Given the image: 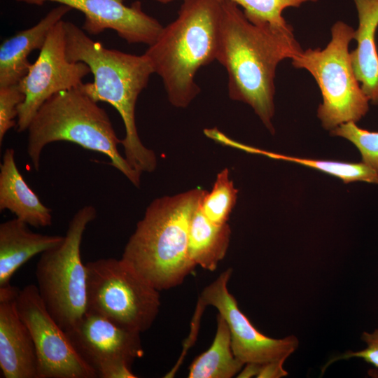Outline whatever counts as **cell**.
<instances>
[{
  "label": "cell",
  "instance_id": "1",
  "mask_svg": "<svg viewBox=\"0 0 378 378\" xmlns=\"http://www.w3.org/2000/svg\"><path fill=\"white\" fill-rule=\"evenodd\" d=\"M302 50L293 33L255 25L239 6L223 0L216 60L227 71L229 97L248 104L272 134L276 67Z\"/></svg>",
  "mask_w": 378,
  "mask_h": 378
},
{
  "label": "cell",
  "instance_id": "2",
  "mask_svg": "<svg viewBox=\"0 0 378 378\" xmlns=\"http://www.w3.org/2000/svg\"><path fill=\"white\" fill-rule=\"evenodd\" d=\"M64 27L67 59L85 63L94 77L92 82L83 83L81 89L95 102H106L118 111L125 129L121 139L125 158L139 174L153 172L156 155L142 144L135 122L138 97L154 73L149 59L144 54L106 48L71 22L64 21Z\"/></svg>",
  "mask_w": 378,
  "mask_h": 378
},
{
  "label": "cell",
  "instance_id": "3",
  "mask_svg": "<svg viewBox=\"0 0 378 378\" xmlns=\"http://www.w3.org/2000/svg\"><path fill=\"white\" fill-rule=\"evenodd\" d=\"M206 192L195 188L154 200L125 246L121 258L160 291L179 286L195 267L188 256L189 229Z\"/></svg>",
  "mask_w": 378,
  "mask_h": 378
},
{
  "label": "cell",
  "instance_id": "4",
  "mask_svg": "<svg viewBox=\"0 0 378 378\" xmlns=\"http://www.w3.org/2000/svg\"><path fill=\"white\" fill-rule=\"evenodd\" d=\"M223 2L184 0L177 18L144 52L176 107H187L195 98L200 92L197 71L216 60Z\"/></svg>",
  "mask_w": 378,
  "mask_h": 378
},
{
  "label": "cell",
  "instance_id": "5",
  "mask_svg": "<svg viewBox=\"0 0 378 378\" xmlns=\"http://www.w3.org/2000/svg\"><path fill=\"white\" fill-rule=\"evenodd\" d=\"M97 103L80 85L59 92L44 102L27 129V151L34 168L39 170L42 152L47 145L69 141L107 156L114 168L139 187L141 174L119 153L121 139L108 115Z\"/></svg>",
  "mask_w": 378,
  "mask_h": 378
},
{
  "label": "cell",
  "instance_id": "6",
  "mask_svg": "<svg viewBox=\"0 0 378 378\" xmlns=\"http://www.w3.org/2000/svg\"><path fill=\"white\" fill-rule=\"evenodd\" d=\"M97 217L92 205L79 209L70 220L62 241L43 252L36 266L37 288L46 309L65 332L88 311V270L80 248L88 225Z\"/></svg>",
  "mask_w": 378,
  "mask_h": 378
},
{
  "label": "cell",
  "instance_id": "7",
  "mask_svg": "<svg viewBox=\"0 0 378 378\" xmlns=\"http://www.w3.org/2000/svg\"><path fill=\"white\" fill-rule=\"evenodd\" d=\"M354 34V28L337 21L331 27V40L326 48H308L291 59L295 68L306 69L317 83L323 98L317 115L328 130L359 121L369 109L349 51Z\"/></svg>",
  "mask_w": 378,
  "mask_h": 378
},
{
  "label": "cell",
  "instance_id": "8",
  "mask_svg": "<svg viewBox=\"0 0 378 378\" xmlns=\"http://www.w3.org/2000/svg\"><path fill=\"white\" fill-rule=\"evenodd\" d=\"M85 265L88 311L140 333L150 328L160 311V290L122 258Z\"/></svg>",
  "mask_w": 378,
  "mask_h": 378
},
{
  "label": "cell",
  "instance_id": "9",
  "mask_svg": "<svg viewBox=\"0 0 378 378\" xmlns=\"http://www.w3.org/2000/svg\"><path fill=\"white\" fill-rule=\"evenodd\" d=\"M65 332L75 350L95 371L97 377H137L132 370V365L144 354L140 332L90 311Z\"/></svg>",
  "mask_w": 378,
  "mask_h": 378
},
{
  "label": "cell",
  "instance_id": "10",
  "mask_svg": "<svg viewBox=\"0 0 378 378\" xmlns=\"http://www.w3.org/2000/svg\"><path fill=\"white\" fill-rule=\"evenodd\" d=\"M90 73L85 63L67 59L64 20H60L50 30L38 58L18 83L24 99L18 106L17 131L27 130L45 102L59 92L79 87Z\"/></svg>",
  "mask_w": 378,
  "mask_h": 378
},
{
  "label": "cell",
  "instance_id": "11",
  "mask_svg": "<svg viewBox=\"0 0 378 378\" xmlns=\"http://www.w3.org/2000/svg\"><path fill=\"white\" fill-rule=\"evenodd\" d=\"M17 308L34 341L38 378L97 377L46 309L37 286L29 284L19 290Z\"/></svg>",
  "mask_w": 378,
  "mask_h": 378
},
{
  "label": "cell",
  "instance_id": "12",
  "mask_svg": "<svg viewBox=\"0 0 378 378\" xmlns=\"http://www.w3.org/2000/svg\"><path fill=\"white\" fill-rule=\"evenodd\" d=\"M232 272L230 268L226 270L204 288L199 298L198 308L207 305L216 307L228 326L232 352L244 365L286 360L298 348V338L289 335L273 339L260 333L252 325L229 292L227 284Z\"/></svg>",
  "mask_w": 378,
  "mask_h": 378
},
{
  "label": "cell",
  "instance_id": "13",
  "mask_svg": "<svg viewBox=\"0 0 378 378\" xmlns=\"http://www.w3.org/2000/svg\"><path fill=\"white\" fill-rule=\"evenodd\" d=\"M31 5L42 6L56 2L76 9L85 16L82 29L91 35L112 29L128 43L150 46L155 42L163 26L144 13L140 1L130 6L123 0H16Z\"/></svg>",
  "mask_w": 378,
  "mask_h": 378
},
{
  "label": "cell",
  "instance_id": "14",
  "mask_svg": "<svg viewBox=\"0 0 378 378\" xmlns=\"http://www.w3.org/2000/svg\"><path fill=\"white\" fill-rule=\"evenodd\" d=\"M19 289L0 287V368L4 378H38L31 333L17 308Z\"/></svg>",
  "mask_w": 378,
  "mask_h": 378
},
{
  "label": "cell",
  "instance_id": "15",
  "mask_svg": "<svg viewBox=\"0 0 378 378\" xmlns=\"http://www.w3.org/2000/svg\"><path fill=\"white\" fill-rule=\"evenodd\" d=\"M72 9L65 5L52 9L34 26L5 39L0 46V87L18 84L31 64L28 57L41 50L52 27Z\"/></svg>",
  "mask_w": 378,
  "mask_h": 378
},
{
  "label": "cell",
  "instance_id": "16",
  "mask_svg": "<svg viewBox=\"0 0 378 378\" xmlns=\"http://www.w3.org/2000/svg\"><path fill=\"white\" fill-rule=\"evenodd\" d=\"M35 227L52 225V210L44 205L18 170L15 150L6 149L0 164V211Z\"/></svg>",
  "mask_w": 378,
  "mask_h": 378
},
{
  "label": "cell",
  "instance_id": "17",
  "mask_svg": "<svg viewBox=\"0 0 378 378\" xmlns=\"http://www.w3.org/2000/svg\"><path fill=\"white\" fill-rule=\"evenodd\" d=\"M358 25L354 39L357 46L350 52L352 66L361 89L372 104L378 105V0H354Z\"/></svg>",
  "mask_w": 378,
  "mask_h": 378
},
{
  "label": "cell",
  "instance_id": "18",
  "mask_svg": "<svg viewBox=\"0 0 378 378\" xmlns=\"http://www.w3.org/2000/svg\"><path fill=\"white\" fill-rule=\"evenodd\" d=\"M64 236L31 231L29 225L15 218L0 224V287L10 284L14 273L29 259L50 249Z\"/></svg>",
  "mask_w": 378,
  "mask_h": 378
},
{
  "label": "cell",
  "instance_id": "19",
  "mask_svg": "<svg viewBox=\"0 0 378 378\" xmlns=\"http://www.w3.org/2000/svg\"><path fill=\"white\" fill-rule=\"evenodd\" d=\"M231 230L228 223L218 225L210 221L200 205L190 224L188 256L196 267L214 271L227 251Z\"/></svg>",
  "mask_w": 378,
  "mask_h": 378
},
{
  "label": "cell",
  "instance_id": "20",
  "mask_svg": "<svg viewBox=\"0 0 378 378\" xmlns=\"http://www.w3.org/2000/svg\"><path fill=\"white\" fill-rule=\"evenodd\" d=\"M244 365L232 352L228 326L218 314L213 343L192 361L189 367L188 377L231 378L241 371Z\"/></svg>",
  "mask_w": 378,
  "mask_h": 378
},
{
  "label": "cell",
  "instance_id": "21",
  "mask_svg": "<svg viewBox=\"0 0 378 378\" xmlns=\"http://www.w3.org/2000/svg\"><path fill=\"white\" fill-rule=\"evenodd\" d=\"M244 150L313 168L339 178L345 183L357 181L378 183V174L363 162L350 163L333 160L297 158L267 152L246 146H244Z\"/></svg>",
  "mask_w": 378,
  "mask_h": 378
},
{
  "label": "cell",
  "instance_id": "22",
  "mask_svg": "<svg viewBox=\"0 0 378 378\" xmlns=\"http://www.w3.org/2000/svg\"><path fill=\"white\" fill-rule=\"evenodd\" d=\"M243 8L247 20L252 24L272 31L290 34L293 27L282 16L290 7L299 8L307 2L318 0H229Z\"/></svg>",
  "mask_w": 378,
  "mask_h": 378
},
{
  "label": "cell",
  "instance_id": "23",
  "mask_svg": "<svg viewBox=\"0 0 378 378\" xmlns=\"http://www.w3.org/2000/svg\"><path fill=\"white\" fill-rule=\"evenodd\" d=\"M229 175L227 168L220 172L211 192H205L200 204V209L204 215L215 224L227 223L236 204L238 190Z\"/></svg>",
  "mask_w": 378,
  "mask_h": 378
},
{
  "label": "cell",
  "instance_id": "24",
  "mask_svg": "<svg viewBox=\"0 0 378 378\" xmlns=\"http://www.w3.org/2000/svg\"><path fill=\"white\" fill-rule=\"evenodd\" d=\"M330 134L354 144L361 154L363 162L378 174V132L361 129L356 122H349L333 129Z\"/></svg>",
  "mask_w": 378,
  "mask_h": 378
},
{
  "label": "cell",
  "instance_id": "25",
  "mask_svg": "<svg viewBox=\"0 0 378 378\" xmlns=\"http://www.w3.org/2000/svg\"><path fill=\"white\" fill-rule=\"evenodd\" d=\"M24 99V94L18 84L0 87V145L11 128L16 127L18 106Z\"/></svg>",
  "mask_w": 378,
  "mask_h": 378
},
{
  "label": "cell",
  "instance_id": "26",
  "mask_svg": "<svg viewBox=\"0 0 378 378\" xmlns=\"http://www.w3.org/2000/svg\"><path fill=\"white\" fill-rule=\"evenodd\" d=\"M361 339L366 344V348L358 351H346V353L330 359L322 368V373L334 362L339 360H346L351 358H359L378 368V329L372 332H363Z\"/></svg>",
  "mask_w": 378,
  "mask_h": 378
},
{
  "label": "cell",
  "instance_id": "27",
  "mask_svg": "<svg viewBox=\"0 0 378 378\" xmlns=\"http://www.w3.org/2000/svg\"><path fill=\"white\" fill-rule=\"evenodd\" d=\"M286 360L271 361L259 366L258 378H280L287 376L288 372L284 369L283 364Z\"/></svg>",
  "mask_w": 378,
  "mask_h": 378
},
{
  "label": "cell",
  "instance_id": "28",
  "mask_svg": "<svg viewBox=\"0 0 378 378\" xmlns=\"http://www.w3.org/2000/svg\"><path fill=\"white\" fill-rule=\"evenodd\" d=\"M158 2H160V3H162V4H167L172 1H174V0H155Z\"/></svg>",
  "mask_w": 378,
  "mask_h": 378
}]
</instances>
